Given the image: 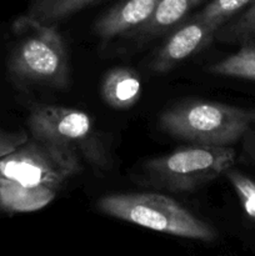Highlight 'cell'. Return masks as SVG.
Here are the masks:
<instances>
[{"mask_svg":"<svg viewBox=\"0 0 255 256\" xmlns=\"http://www.w3.org/2000/svg\"><path fill=\"white\" fill-rule=\"evenodd\" d=\"M100 0H34L28 18L42 24L54 25Z\"/></svg>","mask_w":255,"mask_h":256,"instance_id":"8fae6325","label":"cell"},{"mask_svg":"<svg viewBox=\"0 0 255 256\" xmlns=\"http://www.w3.org/2000/svg\"><path fill=\"white\" fill-rule=\"evenodd\" d=\"M204 0H159L150 19L138 30L134 36L152 38L165 34L188 16Z\"/></svg>","mask_w":255,"mask_h":256,"instance_id":"30bf717a","label":"cell"},{"mask_svg":"<svg viewBox=\"0 0 255 256\" xmlns=\"http://www.w3.org/2000/svg\"><path fill=\"white\" fill-rule=\"evenodd\" d=\"M19 22L28 32L10 55L8 70L12 82L20 88H66L70 75L69 56L56 28L28 16Z\"/></svg>","mask_w":255,"mask_h":256,"instance_id":"3957f363","label":"cell"},{"mask_svg":"<svg viewBox=\"0 0 255 256\" xmlns=\"http://www.w3.org/2000/svg\"><path fill=\"white\" fill-rule=\"evenodd\" d=\"M82 170V159L38 140L0 158V209L32 212L48 206L60 186Z\"/></svg>","mask_w":255,"mask_h":256,"instance_id":"6da1fadb","label":"cell"},{"mask_svg":"<svg viewBox=\"0 0 255 256\" xmlns=\"http://www.w3.org/2000/svg\"><path fill=\"white\" fill-rule=\"evenodd\" d=\"M28 140H29V136L24 132H9L0 130V158L12 152Z\"/></svg>","mask_w":255,"mask_h":256,"instance_id":"2e32d148","label":"cell"},{"mask_svg":"<svg viewBox=\"0 0 255 256\" xmlns=\"http://www.w3.org/2000/svg\"><path fill=\"white\" fill-rule=\"evenodd\" d=\"M242 140L244 156L246 158V160L252 166H255V109L252 122H250L246 132L242 135Z\"/></svg>","mask_w":255,"mask_h":256,"instance_id":"e0dca14e","label":"cell"},{"mask_svg":"<svg viewBox=\"0 0 255 256\" xmlns=\"http://www.w3.org/2000/svg\"><path fill=\"white\" fill-rule=\"evenodd\" d=\"M215 36H219L224 42H255V2L249 5L246 10L239 16L222 25L216 32Z\"/></svg>","mask_w":255,"mask_h":256,"instance_id":"4fadbf2b","label":"cell"},{"mask_svg":"<svg viewBox=\"0 0 255 256\" xmlns=\"http://www.w3.org/2000/svg\"><path fill=\"white\" fill-rule=\"evenodd\" d=\"M159 0H124L105 12L94 25L100 39L134 36L135 32L150 19Z\"/></svg>","mask_w":255,"mask_h":256,"instance_id":"ba28073f","label":"cell"},{"mask_svg":"<svg viewBox=\"0 0 255 256\" xmlns=\"http://www.w3.org/2000/svg\"><path fill=\"white\" fill-rule=\"evenodd\" d=\"M209 72L222 76L255 82V42H242L235 54L210 65Z\"/></svg>","mask_w":255,"mask_h":256,"instance_id":"7c38bea8","label":"cell"},{"mask_svg":"<svg viewBox=\"0 0 255 256\" xmlns=\"http://www.w3.org/2000/svg\"><path fill=\"white\" fill-rule=\"evenodd\" d=\"M235 156L232 146L192 144L148 160L144 176L152 186L174 192H192L234 166Z\"/></svg>","mask_w":255,"mask_h":256,"instance_id":"8992f818","label":"cell"},{"mask_svg":"<svg viewBox=\"0 0 255 256\" xmlns=\"http://www.w3.org/2000/svg\"><path fill=\"white\" fill-rule=\"evenodd\" d=\"M98 209L138 226L186 239L212 242L216 232L168 195L158 192L112 194L102 198Z\"/></svg>","mask_w":255,"mask_h":256,"instance_id":"7a4b0ae2","label":"cell"},{"mask_svg":"<svg viewBox=\"0 0 255 256\" xmlns=\"http://www.w3.org/2000/svg\"><path fill=\"white\" fill-rule=\"evenodd\" d=\"M28 126L32 139L70 152L95 168H108L109 155L89 114L60 105L35 104Z\"/></svg>","mask_w":255,"mask_h":256,"instance_id":"5b68a950","label":"cell"},{"mask_svg":"<svg viewBox=\"0 0 255 256\" xmlns=\"http://www.w3.org/2000/svg\"><path fill=\"white\" fill-rule=\"evenodd\" d=\"M254 109L192 100L165 110L160 125L172 136L192 144L230 146L246 132Z\"/></svg>","mask_w":255,"mask_h":256,"instance_id":"277c9868","label":"cell"},{"mask_svg":"<svg viewBox=\"0 0 255 256\" xmlns=\"http://www.w3.org/2000/svg\"><path fill=\"white\" fill-rule=\"evenodd\" d=\"M255 0H212L202 12L195 14L204 20L214 30H219L229 20H232L244 8L249 6Z\"/></svg>","mask_w":255,"mask_h":256,"instance_id":"5bb4252c","label":"cell"},{"mask_svg":"<svg viewBox=\"0 0 255 256\" xmlns=\"http://www.w3.org/2000/svg\"><path fill=\"white\" fill-rule=\"evenodd\" d=\"M224 175L236 192L245 214L255 222V182L234 168L228 169Z\"/></svg>","mask_w":255,"mask_h":256,"instance_id":"9a60e30c","label":"cell"},{"mask_svg":"<svg viewBox=\"0 0 255 256\" xmlns=\"http://www.w3.org/2000/svg\"><path fill=\"white\" fill-rule=\"evenodd\" d=\"M142 95V82L135 70L116 66L104 75L102 96L105 104L115 110L132 109Z\"/></svg>","mask_w":255,"mask_h":256,"instance_id":"9c48e42d","label":"cell"},{"mask_svg":"<svg viewBox=\"0 0 255 256\" xmlns=\"http://www.w3.org/2000/svg\"><path fill=\"white\" fill-rule=\"evenodd\" d=\"M215 34L216 30L194 15L168 38L152 59V69L156 72H170L184 60L209 46Z\"/></svg>","mask_w":255,"mask_h":256,"instance_id":"52a82bcc","label":"cell"}]
</instances>
